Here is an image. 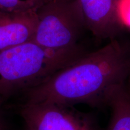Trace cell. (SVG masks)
<instances>
[{"instance_id":"4fadbf2b","label":"cell","mask_w":130,"mask_h":130,"mask_svg":"<svg viewBox=\"0 0 130 130\" xmlns=\"http://www.w3.org/2000/svg\"><path fill=\"white\" fill-rule=\"evenodd\" d=\"M129 79H130V78H129ZM129 86V88H130V84H129V86Z\"/></svg>"},{"instance_id":"3957f363","label":"cell","mask_w":130,"mask_h":130,"mask_svg":"<svg viewBox=\"0 0 130 130\" xmlns=\"http://www.w3.org/2000/svg\"><path fill=\"white\" fill-rule=\"evenodd\" d=\"M36 14L32 42L55 51L84 49L78 40L87 27L79 0L45 1Z\"/></svg>"},{"instance_id":"9c48e42d","label":"cell","mask_w":130,"mask_h":130,"mask_svg":"<svg viewBox=\"0 0 130 130\" xmlns=\"http://www.w3.org/2000/svg\"><path fill=\"white\" fill-rule=\"evenodd\" d=\"M119 12L123 25L130 27V0H119Z\"/></svg>"},{"instance_id":"8fae6325","label":"cell","mask_w":130,"mask_h":130,"mask_svg":"<svg viewBox=\"0 0 130 130\" xmlns=\"http://www.w3.org/2000/svg\"><path fill=\"white\" fill-rule=\"evenodd\" d=\"M46 1H67L69 0H46Z\"/></svg>"},{"instance_id":"6da1fadb","label":"cell","mask_w":130,"mask_h":130,"mask_svg":"<svg viewBox=\"0 0 130 130\" xmlns=\"http://www.w3.org/2000/svg\"><path fill=\"white\" fill-rule=\"evenodd\" d=\"M130 78V47L114 39L87 53L19 96L25 102L108 106L113 92Z\"/></svg>"},{"instance_id":"52a82bcc","label":"cell","mask_w":130,"mask_h":130,"mask_svg":"<svg viewBox=\"0 0 130 130\" xmlns=\"http://www.w3.org/2000/svg\"><path fill=\"white\" fill-rule=\"evenodd\" d=\"M108 106L111 117L105 130H130V88L127 84L115 89Z\"/></svg>"},{"instance_id":"5b68a950","label":"cell","mask_w":130,"mask_h":130,"mask_svg":"<svg viewBox=\"0 0 130 130\" xmlns=\"http://www.w3.org/2000/svg\"><path fill=\"white\" fill-rule=\"evenodd\" d=\"M87 29L100 39H114L122 28L119 0H79Z\"/></svg>"},{"instance_id":"7c38bea8","label":"cell","mask_w":130,"mask_h":130,"mask_svg":"<svg viewBox=\"0 0 130 130\" xmlns=\"http://www.w3.org/2000/svg\"><path fill=\"white\" fill-rule=\"evenodd\" d=\"M2 13H2V12H0V14H2Z\"/></svg>"},{"instance_id":"8992f818","label":"cell","mask_w":130,"mask_h":130,"mask_svg":"<svg viewBox=\"0 0 130 130\" xmlns=\"http://www.w3.org/2000/svg\"><path fill=\"white\" fill-rule=\"evenodd\" d=\"M37 24L36 12L0 14V51L32 41Z\"/></svg>"},{"instance_id":"30bf717a","label":"cell","mask_w":130,"mask_h":130,"mask_svg":"<svg viewBox=\"0 0 130 130\" xmlns=\"http://www.w3.org/2000/svg\"><path fill=\"white\" fill-rule=\"evenodd\" d=\"M7 101L0 96V130H10L6 112Z\"/></svg>"},{"instance_id":"ba28073f","label":"cell","mask_w":130,"mask_h":130,"mask_svg":"<svg viewBox=\"0 0 130 130\" xmlns=\"http://www.w3.org/2000/svg\"><path fill=\"white\" fill-rule=\"evenodd\" d=\"M46 0H0V12L24 14L36 12Z\"/></svg>"},{"instance_id":"7a4b0ae2","label":"cell","mask_w":130,"mask_h":130,"mask_svg":"<svg viewBox=\"0 0 130 130\" xmlns=\"http://www.w3.org/2000/svg\"><path fill=\"white\" fill-rule=\"evenodd\" d=\"M87 53L55 51L32 41L0 51V96L7 101L19 96Z\"/></svg>"},{"instance_id":"277c9868","label":"cell","mask_w":130,"mask_h":130,"mask_svg":"<svg viewBox=\"0 0 130 130\" xmlns=\"http://www.w3.org/2000/svg\"><path fill=\"white\" fill-rule=\"evenodd\" d=\"M18 111L25 130H102L93 115L74 105L21 102Z\"/></svg>"}]
</instances>
